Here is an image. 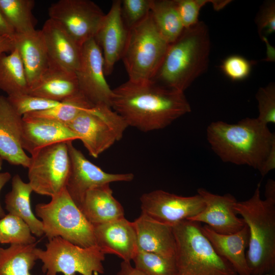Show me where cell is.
<instances>
[{
	"instance_id": "obj_29",
	"label": "cell",
	"mask_w": 275,
	"mask_h": 275,
	"mask_svg": "<svg viewBox=\"0 0 275 275\" xmlns=\"http://www.w3.org/2000/svg\"><path fill=\"white\" fill-rule=\"evenodd\" d=\"M150 13L158 32L169 44L184 31L175 0H151Z\"/></svg>"
},
{
	"instance_id": "obj_3",
	"label": "cell",
	"mask_w": 275,
	"mask_h": 275,
	"mask_svg": "<svg viewBox=\"0 0 275 275\" xmlns=\"http://www.w3.org/2000/svg\"><path fill=\"white\" fill-rule=\"evenodd\" d=\"M208 26L200 21L184 29L169 44L163 61L151 80L169 89L184 92L207 69L210 52Z\"/></svg>"
},
{
	"instance_id": "obj_2",
	"label": "cell",
	"mask_w": 275,
	"mask_h": 275,
	"mask_svg": "<svg viewBox=\"0 0 275 275\" xmlns=\"http://www.w3.org/2000/svg\"><path fill=\"white\" fill-rule=\"evenodd\" d=\"M213 151L225 162L259 170L275 142L274 133L256 118H245L236 124L211 122L206 129Z\"/></svg>"
},
{
	"instance_id": "obj_37",
	"label": "cell",
	"mask_w": 275,
	"mask_h": 275,
	"mask_svg": "<svg viewBox=\"0 0 275 275\" xmlns=\"http://www.w3.org/2000/svg\"><path fill=\"white\" fill-rule=\"evenodd\" d=\"M151 0L121 1V15L129 30L142 21L150 13Z\"/></svg>"
},
{
	"instance_id": "obj_25",
	"label": "cell",
	"mask_w": 275,
	"mask_h": 275,
	"mask_svg": "<svg viewBox=\"0 0 275 275\" xmlns=\"http://www.w3.org/2000/svg\"><path fill=\"white\" fill-rule=\"evenodd\" d=\"M110 184L87 192L80 210L92 225L100 224L124 217V210L113 195Z\"/></svg>"
},
{
	"instance_id": "obj_36",
	"label": "cell",
	"mask_w": 275,
	"mask_h": 275,
	"mask_svg": "<svg viewBox=\"0 0 275 275\" xmlns=\"http://www.w3.org/2000/svg\"><path fill=\"white\" fill-rule=\"evenodd\" d=\"M258 101L259 115L257 119L268 125L275 123V85L271 82L260 88L256 94Z\"/></svg>"
},
{
	"instance_id": "obj_21",
	"label": "cell",
	"mask_w": 275,
	"mask_h": 275,
	"mask_svg": "<svg viewBox=\"0 0 275 275\" xmlns=\"http://www.w3.org/2000/svg\"><path fill=\"white\" fill-rule=\"evenodd\" d=\"M132 223L138 250L166 257L175 256L176 240L172 226L142 213Z\"/></svg>"
},
{
	"instance_id": "obj_18",
	"label": "cell",
	"mask_w": 275,
	"mask_h": 275,
	"mask_svg": "<svg viewBox=\"0 0 275 275\" xmlns=\"http://www.w3.org/2000/svg\"><path fill=\"white\" fill-rule=\"evenodd\" d=\"M76 140H79V136L66 124L47 119L22 116L21 146L31 155L51 145Z\"/></svg>"
},
{
	"instance_id": "obj_26",
	"label": "cell",
	"mask_w": 275,
	"mask_h": 275,
	"mask_svg": "<svg viewBox=\"0 0 275 275\" xmlns=\"http://www.w3.org/2000/svg\"><path fill=\"white\" fill-rule=\"evenodd\" d=\"M33 189L16 174L12 179V189L5 196V208L9 213L23 219L29 226L31 232L37 237L44 235L42 223L33 213L31 196Z\"/></svg>"
},
{
	"instance_id": "obj_13",
	"label": "cell",
	"mask_w": 275,
	"mask_h": 275,
	"mask_svg": "<svg viewBox=\"0 0 275 275\" xmlns=\"http://www.w3.org/2000/svg\"><path fill=\"white\" fill-rule=\"evenodd\" d=\"M140 201L142 213L172 227L197 215L205 207L198 194L185 197L160 189L143 194Z\"/></svg>"
},
{
	"instance_id": "obj_38",
	"label": "cell",
	"mask_w": 275,
	"mask_h": 275,
	"mask_svg": "<svg viewBox=\"0 0 275 275\" xmlns=\"http://www.w3.org/2000/svg\"><path fill=\"white\" fill-rule=\"evenodd\" d=\"M252 62L239 55H232L226 58L220 67L223 73L234 81L244 79L251 71Z\"/></svg>"
},
{
	"instance_id": "obj_30",
	"label": "cell",
	"mask_w": 275,
	"mask_h": 275,
	"mask_svg": "<svg viewBox=\"0 0 275 275\" xmlns=\"http://www.w3.org/2000/svg\"><path fill=\"white\" fill-rule=\"evenodd\" d=\"M33 0H0V10L15 34H25L35 30L33 15Z\"/></svg>"
},
{
	"instance_id": "obj_34",
	"label": "cell",
	"mask_w": 275,
	"mask_h": 275,
	"mask_svg": "<svg viewBox=\"0 0 275 275\" xmlns=\"http://www.w3.org/2000/svg\"><path fill=\"white\" fill-rule=\"evenodd\" d=\"M7 98L15 110L21 116L29 113L48 109L61 103L29 93L10 96Z\"/></svg>"
},
{
	"instance_id": "obj_41",
	"label": "cell",
	"mask_w": 275,
	"mask_h": 275,
	"mask_svg": "<svg viewBox=\"0 0 275 275\" xmlns=\"http://www.w3.org/2000/svg\"><path fill=\"white\" fill-rule=\"evenodd\" d=\"M15 48L14 35L0 36V54L11 52Z\"/></svg>"
},
{
	"instance_id": "obj_24",
	"label": "cell",
	"mask_w": 275,
	"mask_h": 275,
	"mask_svg": "<svg viewBox=\"0 0 275 275\" xmlns=\"http://www.w3.org/2000/svg\"><path fill=\"white\" fill-rule=\"evenodd\" d=\"M79 92L74 72L49 64L46 70L30 88L28 93L61 102Z\"/></svg>"
},
{
	"instance_id": "obj_7",
	"label": "cell",
	"mask_w": 275,
	"mask_h": 275,
	"mask_svg": "<svg viewBox=\"0 0 275 275\" xmlns=\"http://www.w3.org/2000/svg\"><path fill=\"white\" fill-rule=\"evenodd\" d=\"M47 203L35 207L48 240L60 237L83 248L96 245L93 226L76 205L66 189L52 197Z\"/></svg>"
},
{
	"instance_id": "obj_6",
	"label": "cell",
	"mask_w": 275,
	"mask_h": 275,
	"mask_svg": "<svg viewBox=\"0 0 275 275\" xmlns=\"http://www.w3.org/2000/svg\"><path fill=\"white\" fill-rule=\"evenodd\" d=\"M169 44L157 29L150 13L128 30L121 57L128 80L135 82L151 80L163 61Z\"/></svg>"
},
{
	"instance_id": "obj_40",
	"label": "cell",
	"mask_w": 275,
	"mask_h": 275,
	"mask_svg": "<svg viewBox=\"0 0 275 275\" xmlns=\"http://www.w3.org/2000/svg\"><path fill=\"white\" fill-rule=\"evenodd\" d=\"M275 169V142L272 145L270 149L258 170L260 175L264 177L269 172Z\"/></svg>"
},
{
	"instance_id": "obj_23",
	"label": "cell",
	"mask_w": 275,
	"mask_h": 275,
	"mask_svg": "<svg viewBox=\"0 0 275 275\" xmlns=\"http://www.w3.org/2000/svg\"><path fill=\"white\" fill-rule=\"evenodd\" d=\"M15 48L22 60L30 88L48 68L49 60L41 30L14 35Z\"/></svg>"
},
{
	"instance_id": "obj_12",
	"label": "cell",
	"mask_w": 275,
	"mask_h": 275,
	"mask_svg": "<svg viewBox=\"0 0 275 275\" xmlns=\"http://www.w3.org/2000/svg\"><path fill=\"white\" fill-rule=\"evenodd\" d=\"M70 168L65 189L80 209L86 194L94 188L115 182H130L134 179L131 173L113 174L105 172L88 160L72 144L67 143Z\"/></svg>"
},
{
	"instance_id": "obj_8",
	"label": "cell",
	"mask_w": 275,
	"mask_h": 275,
	"mask_svg": "<svg viewBox=\"0 0 275 275\" xmlns=\"http://www.w3.org/2000/svg\"><path fill=\"white\" fill-rule=\"evenodd\" d=\"M46 249L36 248L45 275H98L104 273L105 254L97 246L83 248L60 237L48 240Z\"/></svg>"
},
{
	"instance_id": "obj_43",
	"label": "cell",
	"mask_w": 275,
	"mask_h": 275,
	"mask_svg": "<svg viewBox=\"0 0 275 275\" xmlns=\"http://www.w3.org/2000/svg\"><path fill=\"white\" fill-rule=\"evenodd\" d=\"M15 32L9 24L0 10V36H13Z\"/></svg>"
},
{
	"instance_id": "obj_33",
	"label": "cell",
	"mask_w": 275,
	"mask_h": 275,
	"mask_svg": "<svg viewBox=\"0 0 275 275\" xmlns=\"http://www.w3.org/2000/svg\"><path fill=\"white\" fill-rule=\"evenodd\" d=\"M28 224L18 216L8 213L0 219V235L4 243L28 245L36 242Z\"/></svg>"
},
{
	"instance_id": "obj_15",
	"label": "cell",
	"mask_w": 275,
	"mask_h": 275,
	"mask_svg": "<svg viewBox=\"0 0 275 275\" xmlns=\"http://www.w3.org/2000/svg\"><path fill=\"white\" fill-rule=\"evenodd\" d=\"M197 193L202 198L205 207L199 213L188 220L204 223L222 234L236 233L245 226L243 219L235 212L234 205L237 201L233 195L215 194L203 188H199Z\"/></svg>"
},
{
	"instance_id": "obj_1",
	"label": "cell",
	"mask_w": 275,
	"mask_h": 275,
	"mask_svg": "<svg viewBox=\"0 0 275 275\" xmlns=\"http://www.w3.org/2000/svg\"><path fill=\"white\" fill-rule=\"evenodd\" d=\"M111 108L128 126L143 132L163 129L191 111L184 92L152 80H128L113 89Z\"/></svg>"
},
{
	"instance_id": "obj_5",
	"label": "cell",
	"mask_w": 275,
	"mask_h": 275,
	"mask_svg": "<svg viewBox=\"0 0 275 275\" xmlns=\"http://www.w3.org/2000/svg\"><path fill=\"white\" fill-rule=\"evenodd\" d=\"M173 229L177 275H237L203 234L201 224L185 220Z\"/></svg>"
},
{
	"instance_id": "obj_46",
	"label": "cell",
	"mask_w": 275,
	"mask_h": 275,
	"mask_svg": "<svg viewBox=\"0 0 275 275\" xmlns=\"http://www.w3.org/2000/svg\"><path fill=\"white\" fill-rule=\"evenodd\" d=\"M3 159L0 157V170L2 169V164H3Z\"/></svg>"
},
{
	"instance_id": "obj_44",
	"label": "cell",
	"mask_w": 275,
	"mask_h": 275,
	"mask_svg": "<svg viewBox=\"0 0 275 275\" xmlns=\"http://www.w3.org/2000/svg\"><path fill=\"white\" fill-rule=\"evenodd\" d=\"M265 199L275 200V181L269 179L265 187Z\"/></svg>"
},
{
	"instance_id": "obj_45",
	"label": "cell",
	"mask_w": 275,
	"mask_h": 275,
	"mask_svg": "<svg viewBox=\"0 0 275 275\" xmlns=\"http://www.w3.org/2000/svg\"><path fill=\"white\" fill-rule=\"evenodd\" d=\"M11 178V175L9 172L0 173V193L4 185L9 181ZM5 213L3 210L0 203V217L2 218L5 215Z\"/></svg>"
},
{
	"instance_id": "obj_22",
	"label": "cell",
	"mask_w": 275,
	"mask_h": 275,
	"mask_svg": "<svg viewBox=\"0 0 275 275\" xmlns=\"http://www.w3.org/2000/svg\"><path fill=\"white\" fill-rule=\"evenodd\" d=\"M201 230L217 254L232 265L237 275H251L246 258L249 235L245 224L241 230L231 234L216 233L206 225L201 226Z\"/></svg>"
},
{
	"instance_id": "obj_31",
	"label": "cell",
	"mask_w": 275,
	"mask_h": 275,
	"mask_svg": "<svg viewBox=\"0 0 275 275\" xmlns=\"http://www.w3.org/2000/svg\"><path fill=\"white\" fill-rule=\"evenodd\" d=\"M93 106L79 92L55 107L24 115L47 119L67 125Z\"/></svg>"
},
{
	"instance_id": "obj_28",
	"label": "cell",
	"mask_w": 275,
	"mask_h": 275,
	"mask_svg": "<svg viewBox=\"0 0 275 275\" xmlns=\"http://www.w3.org/2000/svg\"><path fill=\"white\" fill-rule=\"evenodd\" d=\"M37 243L0 247V275H32L31 270L38 260L35 254Z\"/></svg>"
},
{
	"instance_id": "obj_16",
	"label": "cell",
	"mask_w": 275,
	"mask_h": 275,
	"mask_svg": "<svg viewBox=\"0 0 275 275\" xmlns=\"http://www.w3.org/2000/svg\"><path fill=\"white\" fill-rule=\"evenodd\" d=\"M128 33L121 15V1H114L94 38L102 51L105 75L111 74L116 62L121 59Z\"/></svg>"
},
{
	"instance_id": "obj_47",
	"label": "cell",
	"mask_w": 275,
	"mask_h": 275,
	"mask_svg": "<svg viewBox=\"0 0 275 275\" xmlns=\"http://www.w3.org/2000/svg\"><path fill=\"white\" fill-rule=\"evenodd\" d=\"M0 243L3 244V240L2 238V237L1 236V235H0Z\"/></svg>"
},
{
	"instance_id": "obj_27",
	"label": "cell",
	"mask_w": 275,
	"mask_h": 275,
	"mask_svg": "<svg viewBox=\"0 0 275 275\" xmlns=\"http://www.w3.org/2000/svg\"><path fill=\"white\" fill-rule=\"evenodd\" d=\"M0 90L8 96L28 93L29 85L17 49L0 54Z\"/></svg>"
},
{
	"instance_id": "obj_20",
	"label": "cell",
	"mask_w": 275,
	"mask_h": 275,
	"mask_svg": "<svg viewBox=\"0 0 275 275\" xmlns=\"http://www.w3.org/2000/svg\"><path fill=\"white\" fill-rule=\"evenodd\" d=\"M49 64L75 72L81 58V46L58 22L48 19L41 30Z\"/></svg>"
},
{
	"instance_id": "obj_9",
	"label": "cell",
	"mask_w": 275,
	"mask_h": 275,
	"mask_svg": "<svg viewBox=\"0 0 275 275\" xmlns=\"http://www.w3.org/2000/svg\"><path fill=\"white\" fill-rule=\"evenodd\" d=\"M66 125L79 136L94 158L120 141L128 127L111 107L105 105L93 106Z\"/></svg>"
},
{
	"instance_id": "obj_17",
	"label": "cell",
	"mask_w": 275,
	"mask_h": 275,
	"mask_svg": "<svg viewBox=\"0 0 275 275\" xmlns=\"http://www.w3.org/2000/svg\"><path fill=\"white\" fill-rule=\"evenodd\" d=\"M93 226L96 245L105 254L131 262L138 248L132 222L123 217Z\"/></svg>"
},
{
	"instance_id": "obj_42",
	"label": "cell",
	"mask_w": 275,
	"mask_h": 275,
	"mask_svg": "<svg viewBox=\"0 0 275 275\" xmlns=\"http://www.w3.org/2000/svg\"><path fill=\"white\" fill-rule=\"evenodd\" d=\"M116 275H145L133 266L131 262L122 261Z\"/></svg>"
},
{
	"instance_id": "obj_35",
	"label": "cell",
	"mask_w": 275,
	"mask_h": 275,
	"mask_svg": "<svg viewBox=\"0 0 275 275\" xmlns=\"http://www.w3.org/2000/svg\"><path fill=\"white\" fill-rule=\"evenodd\" d=\"M176 8L184 29L193 26L199 22V16L202 8L208 3L212 4L214 9L218 6L219 1L213 0H175Z\"/></svg>"
},
{
	"instance_id": "obj_11",
	"label": "cell",
	"mask_w": 275,
	"mask_h": 275,
	"mask_svg": "<svg viewBox=\"0 0 275 275\" xmlns=\"http://www.w3.org/2000/svg\"><path fill=\"white\" fill-rule=\"evenodd\" d=\"M48 11L49 18L60 24L80 46L95 38L104 16L90 0H60L51 4Z\"/></svg>"
},
{
	"instance_id": "obj_4",
	"label": "cell",
	"mask_w": 275,
	"mask_h": 275,
	"mask_svg": "<svg viewBox=\"0 0 275 275\" xmlns=\"http://www.w3.org/2000/svg\"><path fill=\"white\" fill-rule=\"evenodd\" d=\"M259 183L249 199L234 209L249 230L246 258L251 275H275V200L262 199Z\"/></svg>"
},
{
	"instance_id": "obj_14",
	"label": "cell",
	"mask_w": 275,
	"mask_h": 275,
	"mask_svg": "<svg viewBox=\"0 0 275 275\" xmlns=\"http://www.w3.org/2000/svg\"><path fill=\"white\" fill-rule=\"evenodd\" d=\"M75 73L79 92L92 105L111 107L113 89L105 79L102 51L95 38L81 46L80 61Z\"/></svg>"
},
{
	"instance_id": "obj_32",
	"label": "cell",
	"mask_w": 275,
	"mask_h": 275,
	"mask_svg": "<svg viewBox=\"0 0 275 275\" xmlns=\"http://www.w3.org/2000/svg\"><path fill=\"white\" fill-rule=\"evenodd\" d=\"M132 261L134 267L145 275H177L174 257L138 250Z\"/></svg>"
},
{
	"instance_id": "obj_39",
	"label": "cell",
	"mask_w": 275,
	"mask_h": 275,
	"mask_svg": "<svg viewBox=\"0 0 275 275\" xmlns=\"http://www.w3.org/2000/svg\"><path fill=\"white\" fill-rule=\"evenodd\" d=\"M258 31L264 40L275 31V2L267 1L263 3L256 18Z\"/></svg>"
},
{
	"instance_id": "obj_19",
	"label": "cell",
	"mask_w": 275,
	"mask_h": 275,
	"mask_svg": "<svg viewBox=\"0 0 275 275\" xmlns=\"http://www.w3.org/2000/svg\"><path fill=\"white\" fill-rule=\"evenodd\" d=\"M22 116L7 97L0 95V157L10 164L27 168L31 157L21 146Z\"/></svg>"
},
{
	"instance_id": "obj_10",
	"label": "cell",
	"mask_w": 275,
	"mask_h": 275,
	"mask_svg": "<svg viewBox=\"0 0 275 275\" xmlns=\"http://www.w3.org/2000/svg\"><path fill=\"white\" fill-rule=\"evenodd\" d=\"M67 143L51 145L31 155L28 178L34 192L51 198L65 188L70 168Z\"/></svg>"
}]
</instances>
